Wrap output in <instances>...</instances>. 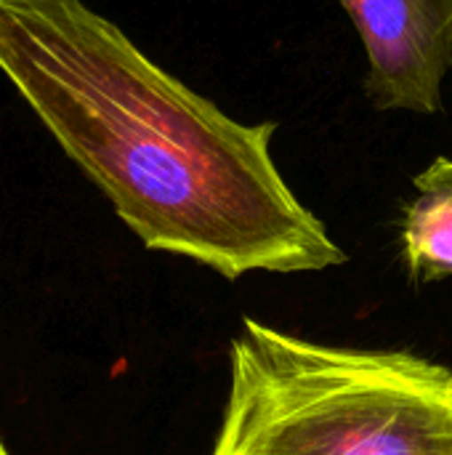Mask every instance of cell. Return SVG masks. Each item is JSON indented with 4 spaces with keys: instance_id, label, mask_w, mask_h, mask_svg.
Listing matches in <instances>:
<instances>
[{
    "instance_id": "1",
    "label": "cell",
    "mask_w": 452,
    "mask_h": 455,
    "mask_svg": "<svg viewBox=\"0 0 452 455\" xmlns=\"http://www.w3.org/2000/svg\"><path fill=\"white\" fill-rule=\"evenodd\" d=\"M0 72L149 248L226 280L346 264L272 157L277 123H240L83 0H0Z\"/></svg>"
},
{
    "instance_id": "2",
    "label": "cell",
    "mask_w": 452,
    "mask_h": 455,
    "mask_svg": "<svg viewBox=\"0 0 452 455\" xmlns=\"http://www.w3.org/2000/svg\"><path fill=\"white\" fill-rule=\"evenodd\" d=\"M210 455H452V368L245 317Z\"/></svg>"
},
{
    "instance_id": "3",
    "label": "cell",
    "mask_w": 452,
    "mask_h": 455,
    "mask_svg": "<svg viewBox=\"0 0 452 455\" xmlns=\"http://www.w3.org/2000/svg\"><path fill=\"white\" fill-rule=\"evenodd\" d=\"M368 53L365 93L376 109L442 112L452 69V0H338Z\"/></svg>"
},
{
    "instance_id": "4",
    "label": "cell",
    "mask_w": 452,
    "mask_h": 455,
    "mask_svg": "<svg viewBox=\"0 0 452 455\" xmlns=\"http://www.w3.org/2000/svg\"><path fill=\"white\" fill-rule=\"evenodd\" d=\"M400 224L402 259L413 283L452 277V160L437 157L416 179Z\"/></svg>"
},
{
    "instance_id": "5",
    "label": "cell",
    "mask_w": 452,
    "mask_h": 455,
    "mask_svg": "<svg viewBox=\"0 0 452 455\" xmlns=\"http://www.w3.org/2000/svg\"><path fill=\"white\" fill-rule=\"evenodd\" d=\"M0 455H11V453H8V448L3 445V440H0Z\"/></svg>"
}]
</instances>
